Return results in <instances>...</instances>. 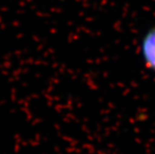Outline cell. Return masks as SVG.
<instances>
[{"instance_id":"6da1fadb","label":"cell","mask_w":155,"mask_h":154,"mask_svg":"<svg viewBox=\"0 0 155 154\" xmlns=\"http://www.w3.org/2000/svg\"><path fill=\"white\" fill-rule=\"evenodd\" d=\"M140 52L146 66L155 72V27L144 35L140 45Z\"/></svg>"}]
</instances>
